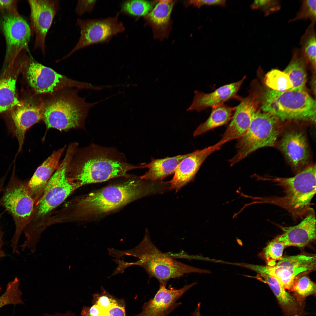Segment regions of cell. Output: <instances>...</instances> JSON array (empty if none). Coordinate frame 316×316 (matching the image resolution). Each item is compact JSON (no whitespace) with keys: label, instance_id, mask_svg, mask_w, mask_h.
Returning a JSON list of instances; mask_svg holds the SVG:
<instances>
[{"label":"cell","instance_id":"cell-5","mask_svg":"<svg viewBox=\"0 0 316 316\" xmlns=\"http://www.w3.org/2000/svg\"><path fill=\"white\" fill-rule=\"evenodd\" d=\"M120 256L131 255L139 259L135 262H123V266L127 267L136 265L143 267L150 278L158 281L159 286H166L170 279L178 278L191 273H210V271L200 269L185 264L174 259L173 256L159 250L151 241L148 230L142 241L138 245L130 250L121 251Z\"/></svg>","mask_w":316,"mask_h":316},{"label":"cell","instance_id":"cell-28","mask_svg":"<svg viewBox=\"0 0 316 316\" xmlns=\"http://www.w3.org/2000/svg\"><path fill=\"white\" fill-rule=\"evenodd\" d=\"M315 23L311 22L300 41V52L307 63L316 69V39L314 28Z\"/></svg>","mask_w":316,"mask_h":316},{"label":"cell","instance_id":"cell-35","mask_svg":"<svg viewBox=\"0 0 316 316\" xmlns=\"http://www.w3.org/2000/svg\"><path fill=\"white\" fill-rule=\"evenodd\" d=\"M253 9H259L265 16L278 11L281 8L280 2L278 0H257L254 1L250 6Z\"/></svg>","mask_w":316,"mask_h":316},{"label":"cell","instance_id":"cell-42","mask_svg":"<svg viewBox=\"0 0 316 316\" xmlns=\"http://www.w3.org/2000/svg\"><path fill=\"white\" fill-rule=\"evenodd\" d=\"M1 215L0 213V259L4 257L5 254V252L4 249L5 244L4 240V233L2 230L1 224Z\"/></svg>","mask_w":316,"mask_h":316},{"label":"cell","instance_id":"cell-21","mask_svg":"<svg viewBox=\"0 0 316 316\" xmlns=\"http://www.w3.org/2000/svg\"><path fill=\"white\" fill-rule=\"evenodd\" d=\"M283 233L276 237L286 247L303 248L315 240L316 220L315 214L311 210L305 219L297 225L282 227Z\"/></svg>","mask_w":316,"mask_h":316},{"label":"cell","instance_id":"cell-40","mask_svg":"<svg viewBox=\"0 0 316 316\" xmlns=\"http://www.w3.org/2000/svg\"><path fill=\"white\" fill-rule=\"evenodd\" d=\"M98 297L95 303L105 308L110 309L117 302L107 295H102Z\"/></svg>","mask_w":316,"mask_h":316},{"label":"cell","instance_id":"cell-2","mask_svg":"<svg viewBox=\"0 0 316 316\" xmlns=\"http://www.w3.org/2000/svg\"><path fill=\"white\" fill-rule=\"evenodd\" d=\"M127 180L85 195L75 205L77 216L94 219L108 214L150 193L145 180L132 176Z\"/></svg>","mask_w":316,"mask_h":316},{"label":"cell","instance_id":"cell-36","mask_svg":"<svg viewBox=\"0 0 316 316\" xmlns=\"http://www.w3.org/2000/svg\"><path fill=\"white\" fill-rule=\"evenodd\" d=\"M109 309L103 308L95 303L90 307H84L81 315L82 316H109Z\"/></svg>","mask_w":316,"mask_h":316},{"label":"cell","instance_id":"cell-19","mask_svg":"<svg viewBox=\"0 0 316 316\" xmlns=\"http://www.w3.org/2000/svg\"><path fill=\"white\" fill-rule=\"evenodd\" d=\"M279 148L291 165L298 170L306 165L310 157L309 146L305 134L293 130L286 133L281 139Z\"/></svg>","mask_w":316,"mask_h":316},{"label":"cell","instance_id":"cell-7","mask_svg":"<svg viewBox=\"0 0 316 316\" xmlns=\"http://www.w3.org/2000/svg\"><path fill=\"white\" fill-rule=\"evenodd\" d=\"M262 108L283 121H316V102L305 88L283 92L269 89L264 96Z\"/></svg>","mask_w":316,"mask_h":316},{"label":"cell","instance_id":"cell-17","mask_svg":"<svg viewBox=\"0 0 316 316\" xmlns=\"http://www.w3.org/2000/svg\"><path fill=\"white\" fill-rule=\"evenodd\" d=\"M197 284L194 282L178 289L159 286L154 297L144 303L141 312L135 316H168L182 304L178 300Z\"/></svg>","mask_w":316,"mask_h":316},{"label":"cell","instance_id":"cell-14","mask_svg":"<svg viewBox=\"0 0 316 316\" xmlns=\"http://www.w3.org/2000/svg\"><path fill=\"white\" fill-rule=\"evenodd\" d=\"M42 105L41 95L34 93L30 99L16 107L10 114L8 130L17 139L18 153L22 150L27 130L42 120Z\"/></svg>","mask_w":316,"mask_h":316},{"label":"cell","instance_id":"cell-33","mask_svg":"<svg viewBox=\"0 0 316 316\" xmlns=\"http://www.w3.org/2000/svg\"><path fill=\"white\" fill-rule=\"evenodd\" d=\"M152 7V4L146 1H126L122 3L120 12L131 16H144L151 10Z\"/></svg>","mask_w":316,"mask_h":316},{"label":"cell","instance_id":"cell-1","mask_svg":"<svg viewBox=\"0 0 316 316\" xmlns=\"http://www.w3.org/2000/svg\"><path fill=\"white\" fill-rule=\"evenodd\" d=\"M140 168L128 163L124 155L115 148L94 144L77 149L67 169L68 178L80 187L120 177L128 178L129 171Z\"/></svg>","mask_w":316,"mask_h":316},{"label":"cell","instance_id":"cell-20","mask_svg":"<svg viewBox=\"0 0 316 316\" xmlns=\"http://www.w3.org/2000/svg\"><path fill=\"white\" fill-rule=\"evenodd\" d=\"M246 78L245 76L238 81L222 86L210 93L195 90L193 101L187 111L195 110L199 112L208 108H212L224 104L232 99L239 100L241 97L238 93Z\"/></svg>","mask_w":316,"mask_h":316},{"label":"cell","instance_id":"cell-41","mask_svg":"<svg viewBox=\"0 0 316 316\" xmlns=\"http://www.w3.org/2000/svg\"><path fill=\"white\" fill-rule=\"evenodd\" d=\"M109 316H127L124 307L117 302L109 309Z\"/></svg>","mask_w":316,"mask_h":316},{"label":"cell","instance_id":"cell-13","mask_svg":"<svg viewBox=\"0 0 316 316\" xmlns=\"http://www.w3.org/2000/svg\"><path fill=\"white\" fill-rule=\"evenodd\" d=\"M0 30L6 43L5 60L13 61L22 50L28 49L31 36L30 25L20 15L2 11Z\"/></svg>","mask_w":316,"mask_h":316},{"label":"cell","instance_id":"cell-3","mask_svg":"<svg viewBox=\"0 0 316 316\" xmlns=\"http://www.w3.org/2000/svg\"><path fill=\"white\" fill-rule=\"evenodd\" d=\"M75 88H66L41 95L42 120L47 129L54 128L62 131L83 128L90 110L111 97L88 103L85 97L78 95L80 89Z\"/></svg>","mask_w":316,"mask_h":316},{"label":"cell","instance_id":"cell-26","mask_svg":"<svg viewBox=\"0 0 316 316\" xmlns=\"http://www.w3.org/2000/svg\"><path fill=\"white\" fill-rule=\"evenodd\" d=\"M235 107H231L224 104L212 108L208 118L201 124L193 134L194 137L204 133L217 127L227 124L230 121Z\"/></svg>","mask_w":316,"mask_h":316},{"label":"cell","instance_id":"cell-32","mask_svg":"<svg viewBox=\"0 0 316 316\" xmlns=\"http://www.w3.org/2000/svg\"><path fill=\"white\" fill-rule=\"evenodd\" d=\"M174 2L172 0H160L148 17L154 25L158 26L167 24L169 18Z\"/></svg>","mask_w":316,"mask_h":316},{"label":"cell","instance_id":"cell-18","mask_svg":"<svg viewBox=\"0 0 316 316\" xmlns=\"http://www.w3.org/2000/svg\"><path fill=\"white\" fill-rule=\"evenodd\" d=\"M239 100L221 140L228 142L240 137L249 127L257 111L259 101L256 91H252L248 96L241 97Z\"/></svg>","mask_w":316,"mask_h":316},{"label":"cell","instance_id":"cell-12","mask_svg":"<svg viewBox=\"0 0 316 316\" xmlns=\"http://www.w3.org/2000/svg\"><path fill=\"white\" fill-rule=\"evenodd\" d=\"M119 13L113 17L100 19L79 18L77 24L80 30V36L75 47L61 59H66L76 51L93 44L108 43L112 37L125 30L122 22L118 20Z\"/></svg>","mask_w":316,"mask_h":316},{"label":"cell","instance_id":"cell-9","mask_svg":"<svg viewBox=\"0 0 316 316\" xmlns=\"http://www.w3.org/2000/svg\"><path fill=\"white\" fill-rule=\"evenodd\" d=\"M278 119L270 113L256 111L249 127L238 139L236 147L238 150L229 160L231 166L260 148L274 146L280 133Z\"/></svg>","mask_w":316,"mask_h":316},{"label":"cell","instance_id":"cell-15","mask_svg":"<svg viewBox=\"0 0 316 316\" xmlns=\"http://www.w3.org/2000/svg\"><path fill=\"white\" fill-rule=\"evenodd\" d=\"M30 10L31 36H35L33 49L45 54V41L48 31L59 7V0H28Z\"/></svg>","mask_w":316,"mask_h":316},{"label":"cell","instance_id":"cell-30","mask_svg":"<svg viewBox=\"0 0 316 316\" xmlns=\"http://www.w3.org/2000/svg\"><path fill=\"white\" fill-rule=\"evenodd\" d=\"M315 283L312 281L308 274H304L296 280L290 292L299 301L304 302L305 299L311 295H315Z\"/></svg>","mask_w":316,"mask_h":316},{"label":"cell","instance_id":"cell-39","mask_svg":"<svg viewBox=\"0 0 316 316\" xmlns=\"http://www.w3.org/2000/svg\"><path fill=\"white\" fill-rule=\"evenodd\" d=\"M226 0H191L190 1V3L197 7L199 8L201 6L204 5H217L222 6H225Z\"/></svg>","mask_w":316,"mask_h":316},{"label":"cell","instance_id":"cell-4","mask_svg":"<svg viewBox=\"0 0 316 316\" xmlns=\"http://www.w3.org/2000/svg\"><path fill=\"white\" fill-rule=\"evenodd\" d=\"M316 165L312 164L306 166L291 177H257L260 180L269 181L280 186L283 188L284 195L282 197H257V202L282 208L295 219L302 217L311 210V202L316 193Z\"/></svg>","mask_w":316,"mask_h":316},{"label":"cell","instance_id":"cell-24","mask_svg":"<svg viewBox=\"0 0 316 316\" xmlns=\"http://www.w3.org/2000/svg\"><path fill=\"white\" fill-rule=\"evenodd\" d=\"M189 154L161 159L152 158L149 163L141 165L142 168H147L148 170L140 177L142 179L151 181L164 178L174 174L179 163Z\"/></svg>","mask_w":316,"mask_h":316},{"label":"cell","instance_id":"cell-16","mask_svg":"<svg viewBox=\"0 0 316 316\" xmlns=\"http://www.w3.org/2000/svg\"><path fill=\"white\" fill-rule=\"evenodd\" d=\"M227 142L220 140L214 145L190 153L178 165L173 178L169 182V189L174 190L177 192L191 181L207 157L219 150Z\"/></svg>","mask_w":316,"mask_h":316},{"label":"cell","instance_id":"cell-8","mask_svg":"<svg viewBox=\"0 0 316 316\" xmlns=\"http://www.w3.org/2000/svg\"><path fill=\"white\" fill-rule=\"evenodd\" d=\"M26 51L20 52V60L28 82L36 94L47 95L68 88L99 90L98 86L72 80L43 65L32 58Z\"/></svg>","mask_w":316,"mask_h":316},{"label":"cell","instance_id":"cell-29","mask_svg":"<svg viewBox=\"0 0 316 316\" xmlns=\"http://www.w3.org/2000/svg\"><path fill=\"white\" fill-rule=\"evenodd\" d=\"M266 85L270 89L279 92L291 89L292 84L288 75L284 71L276 69L271 70L265 78Z\"/></svg>","mask_w":316,"mask_h":316},{"label":"cell","instance_id":"cell-37","mask_svg":"<svg viewBox=\"0 0 316 316\" xmlns=\"http://www.w3.org/2000/svg\"><path fill=\"white\" fill-rule=\"evenodd\" d=\"M96 0L78 1L75 11L77 14L82 15L86 12H90L93 10Z\"/></svg>","mask_w":316,"mask_h":316},{"label":"cell","instance_id":"cell-6","mask_svg":"<svg viewBox=\"0 0 316 316\" xmlns=\"http://www.w3.org/2000/svg\"><path fill=\"white\" fill-rule=\"evenodd\" d=\"M28 181L19 178L14 164L7 185L0 198V206L11 215L15 229L11 240L10 247L13 254L18 253L20 238L32 217L35 200L27 186Z\"/></svg>","mask_w":316,"mask_h":316},{"label":"cell","instance_id":"cell-10","mask_svg":"<svg viewBox=\"0 0 316 316\" xmlns=\"http://www.w3.org/2000/svg\"><path fill=\"white\" fill-rule=\"evenodd\" d=\"M78 144L71 143L65 156L49 181L38 203V214L44 215L61 204L75 190L80 187L70 180L67 175V169L76 150Z\"/></svg>","mask_w":316,"mask_h":316},{"label":"cell","instance_id":"cell-11","mask_svg":"<svg viewBox=\"0 0 316 316\" xmlns=\"http://www.w3.org/2000/svg\"><path fill=\"white\" fill-rule=\"evenodd\" d=\"M316 265L315 254L302 253L282 257L273 266L247 263L245 267L275 277L290 292L296 279L315 271Z\"/></svg>","mask_w":316,"mask_h":316},{"label":"cell","instance_id":"cell-34","mask_svg":"<svg viewBox=\"0 0 316 316\" xmlns=\"http://www.w3.org/2000/svg\"><path fill=\"white\" fill-rule=\"evenodd\" d=\"M316 0H305L302 1L300 11L296 17L289 22H294L300 20L309 19L316 23Z\"/></svg>","mask_w":316,"mask_h":316},{"label":"cell","instance_id":"cell-38","mask_svg":"<svg viewBox=\"0 0 316 316\" xmlns=\"http://www.w3.org/2000/svg\"><path fill=\"white\" fill-rule=\"evenodd\" d=\"M17 0H0V11H6L19 15L17 8Z\"/></svg>","mask_w":316,"mask_h":316},{"label":"cell","instance_id":"cell-22","mask_svg":"<svg viewBox=\"0 0 316 316\" xmlns=\"http://www.w3.org/2000/svg\"><path fill=\"white\" fill-rule=\"evenodd\" d=\"M252 278L269 286L281 307L283 316H302L304 314V302L298 301L288 292L275 277L260 273Z\"/></svg>","mask_w":316,"mask_h":316},{"label":"cell","instance_id":"cell-31","mask_svg":"<svg viewBox=\"0 0 316 316\" xmlns=\"http://www.w3.org/2000/svg\"><path fill=\"white\" fill-rule=\"evenodd\" d=\"M286 246L281 242L275 238L269 242L259 254V257L264 260L266 265L274 266L276 262L283 257V254Z\"/></svg>","mask_w":316,"mask_h":316},{"label":"cell","instance_id":"cell-25","mask_svg":"<svg viewBox=\"0 0 316 316\" xmlns=\"http://www.w3.org/2000/svg\"><path fill=\"white\" fill-rule=\"evenodd\" d=\"M292 59L283 71L288 76L292 84L291 89L305 88L307 80L305 60L299 49L293 50Z\"/></svg>","mask_w":316,"mask_h":316},{"label":"cell","instance_id":"cell-27","mask_svg":"<svg viewBox=\"0 0 316 316\" xmlns=\"http://www.w3.org/2000/svg\"><path fill=\"white\" fill-rule=\"evenodd\" d=\"M16 84V78L11 76L0 81V113L21 104L17 97Z\"/></svg>","mask_w":316,"mask_h":316},{"label":"cell","instance_id":"cell-23","mask_svg":"<svg viewBox=\"0 0 316 316\" xmlns=\"http://www.w3.org/2000/svg\"><path fill=\"white\" fill-rule=\"evenodd\" d=\"M66 147L65 146L54 151L37 168L28 181V187L35 200L42 193L53 174L58 168L60 159Z\"/></svg>","mask_w":316,"mask_h":316}]
</instances>
